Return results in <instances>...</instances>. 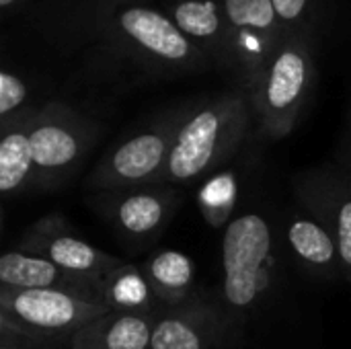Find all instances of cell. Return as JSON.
<instances>
[{
  "label": "cell",
  "mask_w": 351,
  "mask_h": 349,
  "mask_svg": "<svg viewBox=\"0 0 351 349\" xmlns=\"http://www.w3.org/2000/svg\"><path fill=\"white\" fill-rule=\"evenodd\" d=\"M280 228L257 210H245L230 220L222 239V284L214 294L222 341L220 349L241 346L255 315H259L280 282Z\"/></svg>",
  "instance_id": "obj_1"
},
{
  "label": "cell",
  "mask_w": 351,
  "mask_h": 349,
  "mask_svg": "<svg viewBox=\"0 0 351 349\" xmlns=\"http://www.w3.org/2000/svg\"><path fill=\"white\" fill-rule=\"evenodd\" d=\"M249 134V111L243 99L222 97L187 111L165 169L162 183L185 187L206 181L230 160Z\"/></svg>",
  "instance_id": "obj_2"
},
{
  "label": "cell",
  "mask_w": 351,
  "mask_h": 349,
  "mask_svg": "<svg viewBox=\"0 0 351 349\" xmlns=\"http://www.w3.org/2000/svg\"><path fill=\"white\" fill-rule=\"evenodd\" d=\"M185 115L187 111L169 113L111 146L88 173L84 187L90 191H123L160 185L175 136Z\"/></svg>",
  "instance_id": "obj_3"
},
{
  "label": "cell",
  "mask_w": 351,
  "mask_h": 349,
  "mask_svg": "<svg viewBox=\"0 0 351 349\" xmlns=\"http://www.w3.org/2000/svg\"><path fill=\"white\" fill-rule=\"evenodd\" d=\"M107 311L101 302L66 292L0 288V327L68 348L76 331Z\"/></svg>",
  "instance_id": "obj_4"
},
{
  "label": "cell",
  "mask_w": 351,
  "mask_h": 349,
  "mask_svg": "<svg viewBox=\"0 0 351 349\" xmlns=\"http://www.w3.org/2000/svg\"><path fill=\"white\" fill-rule=\"evenodd\" d=\"M97 140V130L62 105L35 113L31 144L35 156V189L53 191L68 183Z\"/></svg>",
  "instance_id": "obj_5"
},
{
  "label": "cell",
  "mask_w": 351,
  "mask_h": 349,
  "mask_svg": "<svg viewBox=\"0 0 351 349\" xmlns=\"http://www.w3.org/2000/svg\"><path fill=\"white\" fill-rule=\"evenodd\" d=\"M181 204V187L165 183L123 191H93L86 197V206L130 247L154 243Z\"/></svg>",
  "instance_id": "obj_6"
},
{
  "label": "cell",
  "mask_w": 351,
  "mask_h": 349,
  "mask_svg": "<svg viewBox=\"0 0 351 349\" xmlns=\"http://www.w3.org/2000/svg\"><path fill=\"white\" fill-rule=\"evenodd\" d=\"M313 86V64L300 45L282 47L263 68L253 101L261 134L278 140L288 136L308 99Z\"/></svg>",
  "instance_id": "obj_7"
},
{
  "label": "cell",
  "mask_w": 351,
  "mask_h": 349,
  "mask_svg": "<svg viewBox=\"0 0 351 349\" xmlns=\"http://www.w3.org/2000/svg\"><path fill=\"white\" fill-rule=\"evenodd\" d=\"M16 249L43 257L68 274L95 284L97 288L111 272L125 263L123 259L86 243L60 214H47L33 222L21 237Z\"/></svg>",
  "instance_id": "obj_8"
},
{
  "label": "cell",
  "mask_w": 351,
  "mask_h": 349,
  "mask_svg": "<svg viewBox=\"0 0 351 349\" xmlns=\"http://www.w3.org/2000/svg\"><path fill=\"white\" fill-rule=\"evenodd\" d=\"M296 202L319 218L337 243L346 282L351 284V171L327 165L300 173L294 179Z\"/></svg>",
  "instance_id": "obj_9"
},
{
  "label": "cell",
  "mask_w": 351,
  "mask_h": 349,
  "mask_svg": "<svg viewBox=\"0 0 351 349\" xmlns=\"http://www.w3.org/2000/svg\"><path fill=\"white\" fill-rule=\"evenodd\" d=\"M278 228L284 251L304 274L325 282L346 280L337 243L319 218L298 206L278 218Z\"/></svg>",
  "instance_id": "obj_10"
},
{
  "label": "cell",
  "mask_w": 351,
  "mask_h": 349,
  "mask_svg": "<svg viewBox=\"0 0 351 349\" xmlns=\"http://www.w3.org/2000/svg\"><path fill=\"white\" fill-rule=\"evenodd\" d=\"M222 329L214 294L197 292L189 302L160 309L154 317L150 349H220Z\"/></svg>",
  "instance_id": "obj_11"
},
{
  "label": "cell",
  "mask_w": 351,
  "mask_h": 349,
  "mask_svg": "<svg viewBox=\"0 0 351 349\" xmlns=\"http://www.w3.org/2000/svg\"><path fill=\"white\" fill-rule=\"evenodd\" d=\"M0 288L14 290H56L74 294L86 300H99V288L82 278L68 274L56 263L23 253L21 249H10L0 259ZM103 304V302H101Z\"/></svg>",
  "instance_id": "obj_12"
},
{
  "label": "cell",
  "mask_w": 351,
  "mask_h": 349,
  "mask_svg": "<svg viewBox=\"0 0 351 349\" xmlns=\"http://www.w3.org/2000/svg\"><path fill=\"white\" fill-rule=\"evenodd\" d=\"M156 315L107 311L70 339V349H150Z\"/></svg>",
  "instance_id": "obj_13"
},
{
  "label": "cell",
  "mask_w": 351,
  "mask_h": 349,
  "mask_svg": "<svg viewBox=\"0 0 351 349\" xmlns=\"http://www.w3.org/2000/svg\"><path fill=\"white\" fill-rule=\"evenodd\" d=\"M121 29L140 43L152 56L171 62L185 64L191 58V45L185 33L167 16L150 8H128L121 19Z\"/></svg>",
  "instance_id": "obj_14"
},
{
  "label": "cell",
  "mask_w": 351,
  "mask_h": 349,
  "mask_svg": "<svg viewBox=\"0 0 351 349\" xmlns=\"http://www.w3.org/2000/svg\"><path fill=\"white\" fill-rule=\"evenodd\" d=\"M140 267L165 309L181 306L199 292L195 288V263L181 251H158Z\"/></svg>",
  "instance_id": "obj_15"
},
{
  "label": "cell",
  "mask_w": 351,
  "mask_h": 349,
  "mask_svg": "<svg viewBox=\"0 0 351 349\" xmlns=\"http://www.w3.org/2000/svg\"><path fill=\"white\" fill-rule=\"evenodd\" d=\"M33 117L35 115L2 130L0 191L4 197H12L35 189V156L31 144Z\"/></svg>",
  "instance_id": "obj_16"
},
{
  "label": "cell",
  "mask_w": 351,
  "mask_h": 349,
  "mask_svg": "<svg viewBox=\"0 0 351 349\" xmlns=\"http://www.w3.org/2000/svg\"><path fill=\"white\" fill-rule=\"evenodd\" d=\"M99 300L109 311L130 315H156L162 309L142 267L128 261L99 284Z\"/></svg>",
  "instance_id": "obj_17"
},
{
  "label": "cell",
  "mask_w": 351,
  "mask_h": 349,
  "mask_svg": "<svg viewBox=\"0 0 351 349\" xmlns=\"http://www.w3.org/2000/svg\"><path fill=\"white\" fill-rule=\"evenodd\" d=\"M239 202V177L232 169L210 175L197 191V208L212 228H226Z\"/></svg>",
  "instance_id": "obj_18"
},
{
  "label": "cell",
  "mask_w": 351,
  "mask_h": 349,
  "mask_svg": "<svg viewBox=\"0 0 351 349\" xmlns=\"http://www.w3.org/2000/svg\"><path fill=\"white\" fill-rule=\"evenodd\" d=\"M175 25L189 37L195 39H210L220 27L218 10L212 2H199V0H187L181 2L175 10Z\"/></svg>",
  "instance_id": "obj_19"
},
{
  "label": "cell",
  "mask_w": 351,
  "mask_h": 349,
  "mask_svg": "<svg viewBox=\"0 0 351 349\" xmlns=\"http://www.w3.org/2000/svg\"><path fill=\"white\" fill-rule=\"evenodd\" d=\"M228 21L239 29L267 31L276 23V8L271 0H224Z\"/></svg>",
  "instance_id": "obj_20"
},
{
  "label": "cell",
  "mask_w": 351,
  "mask_h": 349,
  "mask_svg": "<svg viewBox=\"0 0 351 349\" xmlns=\"http://www.w3.org/2000/svg\"><path fill=\"white\" fill-rule=\"evenodd\" d=\"M27 101V86L25 82L10 74L2 72L0 74V117H2V130L23 121L31 115H21V107Z\"/></svg>",
  "instance_id": "obj_21"
},
{
  "label": "cell",
  "mask_w": 351,
  "mask_h": 349,
  "mask_svg": "<svg viewBox=\"0 0 351 349\" xmlns=\"http://www.w3.org/2000/svg\"><path fill=\"white\" fill-rule=\"evenodd\" d=\"M0 349H70L64 344L56 341H43V339H33L23 333L10 331L0 327Z\"/></svg>",
  "instance_id": "obj_22"
},
{
  "label": "cell",
  "mask_w": 351,
  "mask_h": 349,
  "mask_svg": "<svg viewBox=\"0 0 351 349\" xmlns=\"http://www.w3.org/2000/svg\"><path fill=\"white\" fill-rule=\"evenodd\" d=\"M271 2H274L276 14L284 21H296L306 6V0H271Z\"/></svg>",
  "instance_id": "obj_23"
},
{
  "label": "cell",
  "mask_w": 351,
  "mask_h": 349,
  "mask_svg": "<svg viewBox=\"0 0 351 349\" xmlns=\"http://www.w3.org/2000/svg\"><path fill=\"white\" fill-rule=\"evenodd\" d=\"M12 2H16V0H0V6H10Z\"/></svg>",
  "instance_id": "obj_24"
},
{
  "label": "cell",
  "mask_w": 351,
  "mask_h": 349,
  "mask_svg": "<svg viewBox=\"0 0 351 349\" xmlns=\"http://www.w3.org/2000/svg\"><path fill=\"white\" fill-rule=\"evenodd\" d=\"M343 167H348L351 171V154H350V158H346V163H343Z\"/></svg>",
  "instance_id": "obj_25"
}]
</instances>
